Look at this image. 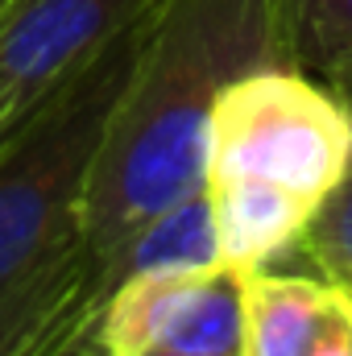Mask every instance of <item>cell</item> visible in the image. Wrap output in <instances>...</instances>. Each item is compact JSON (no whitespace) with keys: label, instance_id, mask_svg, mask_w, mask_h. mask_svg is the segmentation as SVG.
<instances>
[{"label":"cell","instance_id":"obj_1","mask_svg":"<svg viewBox=\"0 0 352 356\" xmlns=\"http://www.w3.org/2000/svg\"><path fill=\"white\" fill-rule=\"evenodd\" d=\"M282 58V0H158L83 195L75 266L207 186L211 112L228 83Z\"/></svg>","mask_w":352,"mask_h":356},{"label":"cell","instance_id":"obj_2","mask_svg":"<svg viewBox=\"0 0 352 356\" xmlns=\"http://www.w3.org/2000/svg\"><path fill=\"white\" fill-rule=\"evenodd\" d=\"M150 13L104 42L0 141V356L17 353L83 273L75 266L83 195Z\"/></svg>","mask_w":352,"mask_h":356},{"label":"cell","instance_id":"obj_3","mask_svg":"<svg viewBox=\"0 0 352 356\" xmlns=\"http://www.w3.org/2000/svg\"><path fill=\"white\" fill-rule=\"evenodd\" d=\"M349 158L352 116L344 99L290 63L245 71L211 112L207 186H265L315 211Z\"/></svg>","mask_w":352,"mask_h":356},{"label":"cell","instance_id":"obj_4","mask_svg":"<svg viewBox=\"0 0 352 356\" xmlns=\"http://www.w3.org/2000/svg\"><path fill=\"white\" fill-rule=\"evenodd\" d=\"M112 356H137L145 348L186 353H241L245 332V269H145L125 277L99 315Z\"/></svg>","mask_w":352,"mask_h":356},{"label":"cell","instance_id":"obj_5","mask_svg":"<svg viewBox=\"0 0 352 356\" xmlns=\"http://www.w3.org/2000/svg\"><path fill=\"white\" fill-rule=\"evenodd\" d=\"M158 0H13L0 13V141Z\"/></svg>","mask_w":352,"mask_h":356},{"label":"cell","instance_id":"obj_6","mask_svg":"<svg viewBox=\"0 0 352 356\" xmlns=\"http://www.w3.org/2000/svg\"><path fill=\"white\" fill-rule=\"evenodd\" d=\"M340 286L328 277L278 273L273 266L245 273V332L237 356H307Z\"/></svg>","mask_w":352,"mask_h":356},{"label":"cell","instance_id":"obj_7","mask_svg":"<svg viewBox=\"0 0 352 356\" xmlns=\"http://www.w3.org/2000/svg\"><path fill=\"white\" fill-rule=\"evenodd\" d=\"M282 58L336 91L352 88V0H282Z\"/></svg>","mask_w":352,"mask_h":356},{"label":"cell","instance_id":"obj_8","mask_svg":"<svg viewBox=\"0 0 352 356\" xmlns=\"http://www.w3.org/2000/svg\"><path fill=\"white\" fill-rule=\"evenodd\" d=\"M298 249L311 257L319 277L352 290V158L344 175L336 178V186L311 211Z\"/></svg>","mask_w":352,"mask_h":356},{"label":"cell","instance_id":"obj_9","mask_svg":"<svg viewBox=\"0 0 352 356\" xmlns=\"http://www.w3.org/2000/svg\"><path fill=\"white\" fill-rule=\"evenodd\" d=\"M307 356H352V290L340 286V294L323 319V332Z\"/></svg>","mask_w":352,"mask_h":356},{"label":"cell","instance_id":"obj_10","mask_svg":"<svg viewBox=\"0 0 352 356\" xmlns=\"http://www.w3.org/2000/svg\"><path fill=\"white\" fill-rule=\"evenodd\" d=\"M137 356H220V353H186V348H145Z\"/></svg>","mask_w":352,"mask_h":356},{"label":"cell","instance_id":"obj_11","mask_svg":"<svg viewBox=\"0 0 352 356\" xmlns=\"http://www.w3.org/2000/svg\"><path fill=\"white\" fill-rule=\"evenodd\" d=\"M340 99H344V108H349V116H352V88H349V91H340Z\"/></svg>","mask_w":352,"mask_h":356},{"label":"cell","instance_id":"obj_12","mask_svg":"<svg viewBox=\"0 0 352 356\" xmlns=\"http://www.w3.org/2000/svg\"><path fill=\"white\" fill-rule=\"evenodd\" d=\"M8 4H13V0H0V13H4V8H8Z\"/></svg>","mask_w":352,"mask_h":356}]
</instances>
